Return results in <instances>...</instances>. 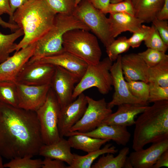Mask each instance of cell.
<instances>
[{"label":"cell","mask_w":168,"mask_h":168,"mask_svg":"<svg viewBox=\"0 0 168 168\" xmlns=\"http://www.w3.org/2000/svg\"><path fill=\"white\" fill-rule=\"evenodd\" d=\"M35 111L0 102V154L7 159L39 155L43 144Z\"/></svg>","instance_id":"1"},{"label":"cell","mask_w":168,"mask_h":168,"mask_svg":"<svg viewBox=\"0 0 168 168\" xmlns=\"http://www.w3.org/2000/svg\"><path fill=\"white\" fill-rule=\"evenodd\" d=\"M65 136L69 137L68 140L71 147L87 153L100 149L103 145L110 141L92 138L76 132H68Z\"/></svg>","instance_id":"24"},{"label":"cell","mask_w":168,"mask_h":168,"mask_svg":"<svg viewBox=\"0 0 168 168\" xmlns=\"http://www.w3.org/2000/svg\"><path fill=\"white\" fill-rule=\"evenodd\" d=\"M126 0H110V3H114Z\"/></svg>","instance_id":"47"},{"label":"cell","mask_w":168,"mask_h":168,"mask_svg":"<svg viewBox=\"0 0 168 168\" xmlns=\"http://www.w3.org/2000/svg\"><path fill=\"white\" fill-rule=\"evenodd\" d=\"M89 31L79 29L68 30L63 36V46L64 50L88 65H94L100 61L102 53L97 37Z\"/></svg>","instance_id":"5"},{"label":"cell","mask_w":168,"mask_h":168,"mask_svg":"<svg viewBox=\"0 0 168 168\" xmlns=\"http://www.w3.org/2000/svg\"><path fill=\"white\" fill-rule=\"evenodd\" d=\"M7 14L9 16V22H12L13 15L10 4V0H0V14Z\"/></svg>","instance_id":"41"},{"label":"cell","mask_w":168,"mask_h":168,"mask_svg":"<svg viewBox=\"0 0 168 168\" xmlns=\"http://www.w3.org/2000/svg\"><path fill=\"white\" fill-rule=\"evenodd\" d=\"M77 133L90 137L112 140L119 145L125 146L130 140L131 134L127 127L102 123L95 129L87 132Z\"/></svg>","instance_id":"20"},{"label":"cell","mask_w":168,"mask_h":168,"mask_svg":"<svg viewBox=\"0 0 168 168\" xmlns=\"http://www.w3.org/2000/svg\"><path fill=\"white\" fill-rule=\"evenodd\" d=\"M87 105L81 119L70 129L69 132H87L100 125L112 113L108 108L105 98L96 100L86 96Z\"/></svg>","instance_id":"9"},{"label":"cell","mask_w":168,"mask_h":168,"mask_svg":"<svg viewBox=\"0 0 168 168\" xmlns=\"http://www.w3.org/2000/svg\"><path fill=\"white\" fill-rule=\"evenodd\" d=\"M16 84L18 107L35 111L45 101L50 88V84L35 86L17 82Z\"/></svg>","instance_id":"14"},{"label":"cell","mask_w":168,"mask_h":168,"mask_svg":"<svg viewBox=\"0 0 168 168\" xmlns=\"http://www.w3.org/2000/svg\"><path fill=\"white\" fill-rule=\"evenodd\" d=\"M60 109L56 96L50 87L45 101L35 111L44 144H51L61 138L58 126Z\"/></svg>","instance_id":"8"},{"label":"cell","mask_w":168,"mask_h":168,"mask_svg":"<svg viewBox=\"0 0 168 168\" xmlns=\"http://www.w3.org/2000/svg\"><path fill=\"white\" fill-rule=\"evenodd\" d=\"M0 102L18 107L16 82L15 81H0Z\"/></svg>","instance_id":"29"},{"label":"cell","mask_w":168,"mask_h":168,"mask_svg":"<svg viewBox=\"0 0 168 168\" xmlns=\"http://www.w3.org/2000/svg\"><path fill=\"white\" fill-rule=\"evenodd\" d=\"M55 66L50 87L55 95L61 108L73 100L72 95L74 85L79 80L63 68Z\"/></svg>","instance_id":"12"},{"label":"cell","mask_w":168,"mask_h":168,"mask_svg":"<svg viewBox=\"0 0 168 168\" xmlns=\"http://www.w3.org/2000/svg\"><path fill=\"white\" fill-rule=\"evenodd\" d=\"M37 61L61 67L74 75L79 80L88 65L83 60L64 50Z\"/></svg>","instance_id":"17"},{"label":"cell","mask_w":168,"mask_h":168,"mask_svg":"<svg viewBox=\"0 0 168 168\" xmlns=\"http://www.w3.org/2000/svg\"><path fill=\"white\" fill-rule=\"evenodd\" d=\"M71 148L68 140L61 138L59 140L51 144H43L40 149L39 155L44 157L61 161L70 165L74 158V154L72 153Z\"/></svg>","instance_id":"22"},{"label":"cell","mask_w":168,"mask_h":168,"mask_svg":"<svg viewBox=\"0 0 168 168\" xmlns=\"http://www.w3.org/2000/svg\"><path fill=\"white\" fill-rule=\"evenodd\" d=\"M96 8L103 12L110 3V0H89Z\"/></svg>","instance_id":"43"},{"label":"cell","mask_w":168,"mask_h":168,"mask_svg":"<svg viewBox=\"0 0 168 168\" xmlns=\"http://www.w3.org/2000/svg\"><path fill=\"white\" fill-rule=\"evenodd\" d=\"M121 54L119 56L110 69L113 81L112 86L114 87V91L111 100L107 103L108 107L110 109L115 106L126 103L144 105L133 96L129 90L121 68Z\"/></svg>","instance_id":"11"},{"label":"cell","mask_w":168,"mask_h":168,"mask_svg":"<svg viewBox=\"0 0 168 168\" xmlns=\"http://www.w3.org/2000/svg\"><path fill=\"white\" fill-rule=\"evenodd\" d=\"M126 82L129 90L132 95L144 105H148L149 94L148 83L140 81Z\"/></svg>","instance_id":"31"},{"label":"cell","mask_w":168,"mask_h":168,"mask_svg":"<svg viewBox=\"0 0 168 168\" xmlns=\"http://www.w3.org/2000/svg\"><path fill=\"white\" fill-rule=\"evenodd\" d=\"M1 15L0 14V25L1 26L5 28H8L11 31H14L20 28L15 23H12L4 21L0 16Z\"/></svg>","instance_id":"46"},{"label":"cell","mask_w":168,"mask_h":168,"mask_svg":"<svg viewBox=\"0 0 168 168\" xmlns=\"http://www.w3.org/2000/svg\"><path fill=\"white\" fill-rule=\"evenodd\" d=\"M1 156L0 154V168H4L3 164L2 163V159L1 158Z\"/></svg>","instance_id":"48"},{"label":"cell","mask_w":168,"mask_h":168,"mask_svg":"<svg viewBox=\"0 0 168 168\" xmlns=\"http://www.w3.org/2000/svg\"><path fill=\"white\" fill-rule=\"evenodd\" d=\"M121 66L126 81H140L148 83L149 67L138 54L132 53L122 56Z\"/></svg>","instance_id":"18"},{"label":"cell","mask_w":168,"mask_h":168,"mask_svg":"<svg viewBox=\"0 0 168 168\" xmlns=\"http://www.w3.org/2000/svg\"><path fill=\"white\" fill-rule=\"evenodd\" d=\"M138 54L149 68L168 59V55L166 53L150 48Z\"/></svg>","instance_id":"34"},{"label":"cell","mask_w":168,"mask_h":168,"mask_svg":"<svg viewBox=\"0 0 168 168\" xmlns=\"http://www.w3.org/2000/svg\"><path fill=\"white\" fill-rule=\"evenodd\" d=\"M87 105L86 96L82 93L72 101L60 109L58 124L60 136L63 137L82 117Z\"/></svg>","instance_id":"13"},{"label":"cell","mask_w":168,"mask_h":168,"mask_svg":"<svg viewBox=\"0 0 168 168\" xmlns=\"http://www.w3.org/2000/svg\"><path fill=\"white\" fill-rule=\"evenodd\" d=\"M102 12L105 14L125 13L134 16L133 7L131 0H126L114 3H110L107 8Z\"/></svg>","instance_id":"37"},{"label":"cell","mask_w":168,"mask_h":168,"mask_svg":"<svg viewBox=\"0 0 168 168\" xmlns=\"http://www.w3.org/2000/svg\"><path fill=\"white\" fill-rule=\"evenodd\" d=\"M32 157L25 156L11 160L8 162L3 164L4 167L9 168H42V160L40 159H32Z\"/></svg>","instance_id":"32"},{"label":"cell","mask_w":168,"mask_h":168,"mask_svg":"<svg viewBox=\"0 0 168 168\" xmlns=\"http://www.w3.org/2000/svg\"><path fill=\"white\" fill-rule=\"evenodd\" d=\"M56 14L44 0H30L16 9L12 22L23 30L24 36L16 52L41 38L53 26Z\"/></svg>","instance_id":"2"},{"label":"cell","mask_w":168,"mask_h":168,"mask_svg":"<svg viewBox=\"0 0 168 168\" xmlns=\"http://www.w3.org/2000/svg\"><path fill=\"white\" fill-rule=\"evenodd\" d=\"M42 161V168H67L64 162L57 159L44 157Z\"/></svg>","instance_id":"40"},{"label":"cell","mask_w":168,"mask_h":168,"mask_svg":"<svg viewBox=\"0 0 168 168\" xmlns=\"http://www.w3.org/2000/svg\"><path fill=\"white\" fill-rule=\"evenodd\" d=\"M76 29L90 31L85 24L73 14H57L52 27L35 43L34 53L28 62L37 61L63 50L64 34L68 30Z\"/></svg>","instance_id":"4"},{"label":"cell","mask_w":168,"mask_h":168,"mask_svg":"<svg viewBox=\"0 0 168 168\" xmlns=\"http://www.w3.org/2000/svg\"><path fill=\"white\" fill-rule=\"evenodd\" d=\"M148 83L149 89L148 103L168 100V87L161 86L152 82Z\"/></svg>","instance_id":"36"},{"label":"cell","mask_w":168,"mask_h":168,"mask_svg":"<svg viewBox=\"0 0 168 168\" xmlns=\"http://www.w3.org/2000/svg\"><path fill=\"white\" fill-rule=\"evenodd\" d=\"M23 35V30L21 28L9 34L5 35L0 32V63L8 58L11 53L16 51L17 44L15 42Z\"/></svg>","instance_id":"27"},{"label":"cell","mask_w":168,"mask_h":168,"mask_svg":"<svg viewBox=\"0 0 168 168\" xmlns=\"http://www.w3.org/2000/svg\"><path fill=\"white\" fill-rule=\"evenodd\" d=\"M129 153V149L125 147L114 156L113 154L107 153L101 155L97 161L91 166V168H124L125 161Z\"/></svg>","instance_id":"26"},{"label":"cell","mask_w":168,"mask_h":168,"mask_svg":"<svg viewBox=\"0 0 168 168\" xmlns=\"http://www.w3.org/2000/svg\"><path fill=\"white\" fill-rule=\"evenodd\" d=\"M156 18L163 20L168 19V0H165L164 4L157 14Z\"/></svg>","instance_id":"44"},{"label":"cell","mask_w":168,"mask_h":168,"mask_svg":"<svg viewBox=\"0 0 168 168\" xmlns=\"http://www.w3.org/2000/svg\"><path fill=\"white\" fill-rule=\"evenodd\" d=\"M72 14L89 28L105 48L115 40L110 32L108 18L89 0H82Z\"/></svg>","instance_id":"7"},{"label":"cell","mask_w":168,"mask_h":168,"mask_svg":"<svg viewBox=\"0 0 168 168\" xmlns=\"http://www.w3.org/2000/svg\"><path fill=\"white\" fill-rule=\"evenodd\" d=\"M118 106L117 110L111 114L102 123L126 127L131 126L134 124L135 117L143 112L148 105L139 104L126 103Z\"/></svg>","instance_id":"19"},{"label":"cell","mask_w":168,"mask_h":168,"mask_svg":"<svg viewBox=\"0 0 168 168\" xmlns=\"http://www.w3.org/2000/svg\"><path fill=\"white\" fill-rule=\"evenodd\" d=\"M118 152L115 146L111 143H108L102 148L88 153L84 156L74 154L72 162L67 168H91L94 161L102 155L107 153L114 154Z\"/></svg>","instance_id":"25"},{"label":"cell","mask_w":168,"mask_h":168,"mask_svg":"<svg viewBox=\"0 0 168 168\" xmlns=\"http://www.w3.org/2000/svg\"><path fill=\"white\" fill-rule=\"evenodd\" d=\"M35 43L22 48L0 63V81H15L25 66L33 56Z\"/></svg>","instance_id":"15"},{"label":"cell","mask_w":168,"mask_h":168,"mask_svg":"<svg viewBox=\"0 0 168 168\" xmlns=\"http://www.w3.org/2000/svg\"><path fill=\"white\" fill-rule=\"evenodd\" d=\"M108 18L110 32L114 39L124 32L133 33L144 23L143 20L134 16L125 13H110Z\"/></svg>","instance_id":"21"},{"label":"cell","mask_w":168,"mask_h":168,"mask_svg":"<svg viewBox=\"0 0 168 168\" xmlns=\"http://www.w3.org/2000/svg\"><path fill=\"white\" fill-rule=\"evenodd\" d=\"M56 66L36 61L28 62L16 76L15 81L30 86L50 84Z\"/></svg>","instance_id":"10"},{"label":"cell","mask_w":168,"mask_h":168,"mask_svg":"<svg viewBox=\"0 0 168 168\" xmlns=\"http://www.w3.org/2000/svg\"><path fill=\"white\" fill-rule=\"evenodd\" d=\"M81 0H76V4L77 6Z\"/></svg>","instance_id":"49"},{"label":"cell","mask_w":168,"mask_h":168,"mask_svg":"<svg viewBox=\"0 0 168 168\" xmlns=\"http://www.w3.org/2000/svg\"><path fill=\"white\" fill-rule=\"evenodd\" d=\"M168 167V149L164 152L160 156L152 168Z\"/></svg>","instance_id":"42"},{"label":"cell","mask_w":168,"mask_h":168,"mask_svg":"<svg viewBox=\"0 0 168 168\" xmlns=\"http://www.w3.org/2000/svg\"><path fill=\"white\" fill-rule=\"evenodd\" d=\"M151 26V31L144 41L145 44L147 48L166 53L168 45L164 42L154 26L152 25Z\"/></svg>","instance_id":"35"},{"label":"cell","mask_w":168,"mask_h":168,"mask_svg":"<svg viewBox=\"0 0 168 168\" xmlns=\"http://www.w3.org/2000/svg\"><path fill=\"white\" fill-rule=\"evenodd\" d=\"M113 62L107 57L94 65H88L82 78L75 87L72 97L73 100L86 90L96 88L103 95L112 89L113 81L110 69Z\"/></svg>","instance_id":"6"},{"label":"cell","mask_w":168,"mask_h":168,"mask_svg":"<svg viewBox=\"0 0 168 168\" xmlns=\"http://www.w3.org/2000/svg\"><path fill=\"white\" fill-rule=\"evenodd\" d=\"M147 148L134 151L128 157L133 168H152L161 155L168 149V138L152 143Z\"/></svg>","instance_id":"16"},{"label":"cell","mask_w":168,"mask_h":168,"mask_svg":"<svg viewBox=\"0 0 168 168\" xmlns=\"http://www.w3.org/2000/svg\"><path fill=\"white\" fill-rule=\"evenodd\" d=\"M152 29V26L142 25L139 29L133 33L132 36L128 39L130 46L133 48L139 47L142 42L147 37Z\"/></svg>","instance_id":"38"},{"label":"cell","mask_w":168,"mask_h":168,"mask_svg":"<svg viewBox=\"0 0 168 168\" xmlns=\"http://www.w3.org/2000/svg\"><path fill=\"white\" fill-rule=\"evenodd\" d=\"M132 148L138 151L146 145L168 138V100L148 106L135 120Z\"/></svg>","instance_id":"3"},{"label":"cell","mask_w":168,"mask_h":168,"mask_svg":"<svg viewBox=\"0 0 168 168\" xmlns=\"http://www.w3.org/2000/svg\"><path fill=\"white\" fill-rule=\"evenodd\" d=\"M56 14H72L77 5L76 0H44Z\"/></svg>","instance_id":"33"},{"label":"cell","mask_w":168,"mask_h":168,"mask_svg":"<svg viewBox=\"0 0 168 168\" xmlns=\"http://www.w3.org/2000/svg\"><path fill=\"white\" fill-rule=\"evenodd\" d=\"M130 47L128 39L124 36L114 40L106 48L108 57L113 62L115 61L119 56L128 50Z\"/></svg>","instance_id":"30"},{"label":"cell","mask_w":168,"mask_h":168,"mask_svg":"<svg viewBox=\"0 0 168 168\" xmlns=\"http://www.w3.org/2000/svg\"><path fill=\"white\" fill-rule=\"evenodd\" d=\"M30 0H10V4L13 16L16 9Z\"/></svg>","instance_id":"45"},{"label":"cell","mask_w":168,"mask_h":168,"mask_svg":"<svg viewBox=\"0 0 168 168\" xmlns=\"http://www.w3.org/2000/svg\"><path fill=\"white\" fill-rule=\"evenodd\" d=\"M148 83L152 82L161 86L168 87V59L149 68Z\"/></svg>","instance_id":"28"},{"label":"cell","mask_w":168,"mask_h":168,"mask_svg":"<svg viewBox=\"0 0 168 168\" xmlns=\"http://www.w3.org/2000/svg\"><path fill=\"white\" fill-rule=\"evenodd\" d=\"M160 36L166 44L168 45V22L167 20L155 18L152 22Z\"/></svg>","instance_id":"39"},{"label":"cell","mask_w":168,"mask_h":168,"mask_svg":"<svg viewBox=\"0 0 168 168\" xmlns=\"http://www.w3.org/2000/svg\"><path fill=\"white\" fill-rule=\"evenodd\" d=\"M134 16L144 23H150L155 18L165 0H131Z\"/></svg>","instance_id":"23"}]
</instances>
